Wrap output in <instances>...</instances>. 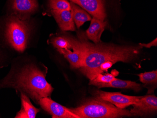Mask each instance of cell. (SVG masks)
<instances>
[{
    "instance_id": "cell-4",
    "label": "cell",
    "mask_w": 157,
    "mask_h": 118,
    "mask_svg": "<svg viewBox=\"0 0 157 118\" xmlns=\"http://www.w3.org/2000/svg\"><path fill=\"white\" fill-rule=\"evenodd\" d=\"M29 32V27L25 19L17 16L10 17L6 24L7 40L19 52H23L26 48Z\"/></svg>"
},
{
    "instance_id": "cell-6",
    "label": "cell",
    "mask_w": 157,
    "mask_h": 118,
    "mask_svg": "<svg viewBox=\"0 0 157 118\" xmlns=\"http://www.w3.org/2000/svg\"><path fill=\"white\" fill-rule=\"evenodd\" d=\"M97 95L101 99L113 104L121 109H125L129 105L136 104L141 97L128 96L120 92H107L101 90L97 92Z\"/></svg>"
},
{
    "instance_id": "cell-5",
    "label": "cell",
    "mask_w": 157,
    "mask_h": 118,
    "mask_svg": "<svg viewBox=\"0 0 157 118\" xmlns=\"http://www.w3.org/2000/svg\"><path fill=\"white\" fill-rule=\"evenodd\" d=\"M72 48L70 49L57 48L58 51L68 61L73 68H80L84 58V50L80 40L71 38Z\"/></svg>"
},
{
    "instance_id": "cell-3",
    "label": "cell",
    "mask_w": 157,
    "mask_h": 118,
    "mask_svg": "<svg viewBox=\"0 0 157 118\" xmlns=\"http://www.w3.org/2000/svg\"><path fill=\"white\" fill-rule=\"evenodd\" d=\"M70 110L80 118H116L133 116L130 111L118 108L98 97L90 99L79 107Z\"/></svg>"
},
{
    "instance_id": "cell-19",
    "label": "cell",
    "mask_w": 157,
    "mask_h": 118,
    "mask_svg": "<svg viewBox=\"0 0 157 118\" xmlns=\"http://www.w3.org/2000/svg\"><path fill=\"white\" fill-rule=\"evenodd\" d=\"M51 9L57 10H70V3L67 0H49Z\"/></svg>"
},
{
    "instance_id": "cell-2",
    "label": "cell",
    "mask_w": 157,
    "mask_h": 118,
    "mask_svg": "<svg viewBox=\"0 0 157 118\" xmlns=\"http://www.w3.org/2000/svg\"><path fill=\"white\" fill-rule=\"evenodd\" d=\"M45 77L44 73L37 67L29 65L18 74L15 84L39 103L41 98L49 97L53 90Z\"/></svg>"
},
{
    "instance_id": "cell-8",
    "label": "cell",
    "mask_w": 157,
    "mask_h": 118,
    "mask_svg": "<svg viewBox=\"0 0 157 118\" xmlns=\"http://www.w3.org/2000/svg\"><path fill=\"white\" fill-rule=\"evenodd\" d=\"M39 103L45 111L52 115L53 118H80L70 109L48 97L41 98Z\"/></svg>"
},
{
    "instance_id": "cell-13",
    "label": "cell",
    "mask_w": 157,
    "mask_h": 118,
    "mask_svg": "<svg viewBox=\"0 0 157 118\" xmlns=\"http://www.w3.org/2000/svg\"><path fill=\"white\" fill-rule=\"evenodd\" d=\"M21 102L22 108L17 113L16 118H35L39 110L35 108L31 103L27 96L21 93Z\"/></svg>"
},
{
    "instance_id": "cell-16",
    "label": "cell",
    "mask_w": 157,
    "mask_h": 118,
    "mask_svg": "<svg viewBox=\"0 0 157 118\" xmlns=\"http://www.w3.org/2000/svg\"><path fill=\"white\" fill-rule=\"evenodd\" d=\"M140 82L144 84V86H153L156 87L157 83V71L145 72L138 74ZM146 87V88H147Z\"/></svg>"
},
{
    "instance_id": "cell-18",
    "label": "cell",
    "mask_w": 157,
    "mask_h": 118,
    "mask_svg": "<svg viewBox=\"0 0 157 118\" xmlns=\"http://www.w3.org/2000/svg\"><path fill=\"white\" fill-rule=\"evenodd\" d=\"M52 43L56 48L70 49L72 47V41L68 37H56L52 39Z\"/></svg>"
},
{
    "instance_id": "cell-7",
    "label": "cell",
    "mask_w": 157,
    "mask_h": 118,
    "mask_svg": "<svg viewBox=\"0 0 157 118\" xmlns=\"http://www.w3.org/2000/svg\"><path fill=\"white\" fill-rule=\"evenodd\" d=\"M130 112L133 116H147L157 111V98L154 95L141 97Z\"/></svg>"
},
{
    "instance_id": "cell-11",
    "label": "cell",
    "mask_w": 157,
    "mask_h": 118,
    "mask_svg": "<svg viewBox=\"0 0 157 118\" xmlns=\"http://www.w3.org/2000/svg\"><path fill=\"white\" fill-rule=\"evenodd\" d=\"M52 13L61 30L64 31L75 30V23L70 10H52Z\"/></svg>"
},
{
    "instance_id": "cell-12",
    "label": "cell",
    "mask_w": 157,
    "mask_h": 118,
    "mask_svg": "<svg viewBox=\"0 0 157 118\" xmlns=\"http://www.w3.org/2000/svg\"><path fill=\"white\" fill-rule=\"evenodd\" d=\"M106 22L93 17L91 20V23L86 31L87 36L89 39L98 44L101 42V36L105 28Z\"/></svg>"
},
{
    "instance_id": "cell-20",
    "label": "cell",
    "mask_w": 157,
    "mask_h": 118,
    "mask_svg": "<svg viewBox=\"0 0 157 118\" xmlns=\"http://www.w3.org/2000/svg\"><path fill=\"white\" fill-rule=\"evenodd\" d=\"M139 45L141 46L142 47L147 48H150L152 46H157V38H155V40H152V41L149 43V44H139Z\"/></svg>"
},
{
    "instance_id": "cell-9",
    "label": "cell",
    "mask_w": 157,
    "mask_h": 118,
    "mask_svg": "<svg viewBox=\"0 0 157 118\" xmlns=\"http://www.w3.org/2000/svg\"><path fill=\"white\" fill-rule=\"evenodd\" d=\"M78 4L93 17L105 21L106 17L103 0H70Z\"/></svg>"
},
{
    "instance_id": "cell-1",
    "label": "cell",
    "mask_w": 157,
    "mask_h": 118,
    "mask_svg": "<svg viewBox=\"0 0 157 118\" xmlns=\"http://www.w3.org/2000/svg\"><path fill=\"white\" fill-rule=\"evenodd\" d=\"M84 50V58L80 68L82 73L90 81L98 74L100 66L104 63L111 62L115 64L118 62L128 63L136 59L142 47L120 46L113 44L90 43L85 39H81Z\"/></svg>"
},
{
    "instance_id": "cell-10",
    "label": "cell",
    "mask_w": 157,
    "mask_h": 118,
    "mask_svg": "<svg viewBox=\"0 0 157 118\" xmlns=\"http://www.w3.org/2000/svg\"><path fill=\"white\" fill-rule=\"evenodd\" d=\"M38 7L37 0H12V10L20 18L34 13Z\"/></svg>"
},
{
    "instance_id": "cell-14",
    "label": "cell",
    "mask_w": 157,
    "mask_h": 118,
    "mask_svg": "<svg viewBox=\"0 0 157 118\" xmlns=\"http://www.w3.org/2000/svg\"><path fill=\"white\" fill-rule=\"evenodd\" d=\"M70 3L72 17L77 28L79 29L86 22L91 21V17L87 11L72 2Z\"/></svg>"
},
{
    "instance_id": "cell-17",
    "label": "cell",
    "mask_w": 157,
    "mask_h": 118,
    "mask_svg": "<svg viewBox=\"0 0 157 118\" xmlns=\"http://www.w3.org/2000/svg\"><path fill=\"white\" fill-rule=\"evenodd\" d=\"M115 76L113 74H98L96 78L90 81V84L97 86L100 84H109L115 79Z\"/></svg>"
},
{
    "instance_id": "cell-15",
    "label": "cell",
    "mask_w": 157,
    "mask_h": 118,
    "mask_svg": "<svg viewBox=\"0 0 157 118\" xmlns=\"http://www.w3.org/2000/svg\"><path fill=\"white\" fill-rule=\"evenodd\" d=\"M97 87L101 88H113L118 89H131L136 92H139L142 89L141 84L130 81H124L115 78L109 84H100Z\"/></svg>"
}]
</instances>
